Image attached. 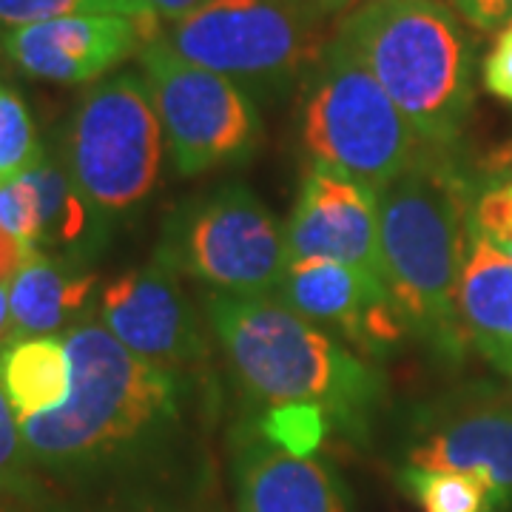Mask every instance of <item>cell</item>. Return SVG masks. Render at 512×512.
Segmentation results:
<instances>
[{"label": "cell", "mask_w": 512, "mask_h": 512, "mask_svg": "<svg viewBox=\"0 0 512 512\" xmlns=\"http://www.w3.org/2000/svg\"><path fill=\"white\" fill-rule=\"evenodd\" d=\"M94 288L97 276L89 265L46 251L32 254L6 285L9 322L0 345L32 336H57L60 328L69 330L94 311Z\"/></svg>", "instance_id": "2e32d148"}, {"label": "cell", "mask_w": 512, "mask_h": 512, "mask_svg": "<svg viewBox=\"0 0 512 512\" xmlns=\"http://www.w3.org/2000/svg\"><path fill=\"white\" fill-rule=\"evenodd\" d=\"M237 512H353L336 467L276 450L254 427H239L231 456Z\"/></svg>", "instance_id": "9a60e30c"}, {"label": "cell", "mask_w": 512, "mask_h": 512, "mask_svg": "<svg viewBox=\"0 0 512 512\" xmlns=\"http://www.w3.org/2000/svg\"><path fill=\"white\" fill-rule=\"evenodd\" d=\"M143 3L151 9L154 18H160L163 23H174V20H183L188 15H194L197 9H202L211 0H143Z\"/></svg>", "instance_id": "1f68e13d"}, {"label": "cell", "mask_w": 512, "mask_h": 512, "mask_svg": "<svg viewBox=\"0 0 512 512\" xmlns=\"http://www.w3.org/2000/svg\"><path fill=\"white\" fill-rule=\"evenodd\" d=\"M191 487H126L109 493H92L69 501L46 493L37 498L40 512H194Z\"/></svg>", "instance_id": "44dd1931"}, {"label": "cell", "mask_w": 512, "mask_h": 512, "mask_svg": "<svg viewBox=\"0 0 512 512\" xmlns=\"http://www.w3.org/2000/svg\"><path fill=\"white\" fill-rule=\"evenodd\" d=\"M46 154L35 117L23 94L0 80V185L12 183L32 171Z\"/></svg>", "instance_id": "7402d4cb"}, {"label": "cell", "mask_w": 512, "mask_h": 512, "mask_svg": "<svg viewBox=\"0 0 512 512\" xmlns=\"http://www.w3.org/2000/svg\"><path fill=\"white\" fill-rule=\"evenodd\" d=\"M507 29H512V23H510V26H507Z\"/></svg>", "instance_id": "d590c367"}, {"label": "cell", "mask_w": 512, "mask_h": 512, "mask_svg": "<svg viewBox=\"0 0 512 512\" xmlns=\"http://www.w3.org/2000/svg\"><path fill=\"white\" fill-rule=\"evenodd\" d=\"M0 387L26 421L52 413L72 396V356L63 336H32L0 345Z\"/></svg>", "instance_id": "d6986e66"}, {"label": "cell", "mask_w": 512, "mask_h": 512, "mask_svg": "<svg viewBox=\"0 0 512 512\" xmlns=\"http://www.w3.org/2000/svg\"><path fill=\"white\" fill-rule=\"evenodd\" d=\"M63 339L72 356L69 402L18 421L37 473L86 495L191 487L185 470L188 373L140 359L94 311Z\"/></svg>", "instance_id": "6da1fadb"}, {"label": "cell", "mask_w": 512, "mask_h": 512, "mask_svg": "<svg viewBox=\"0 0 512 512\" xmlns=\"http://www.w3.org/2000/svg\"><path fill=\"white\" fill-rule=\"evenodd\" d=\"M481 80L487 92L512 103V29H504L495 37V46L481 66Z\"/></svg>", "instance_id": "83f0119b"}, {"label": "cell", "mask_w": 512, "mask_h": 512, "mask_svg": "<svg viewBox=\"0 0 512 512\" xmlns=\"http://www.w3.org/2000/svg\"><path fill=\"white\" fill-rule=\"evenodd\" d=\"M254 424L276 450L305 458L319 453L322 441L328 439L330 427H333V421L322 407L302 402L265 407V413Z\"/></svg>", "instance_id": "603a6c76"}, {"label": "cell", "mask_w": 512, "mask_h": 512, "mask_svg": "<svg viewBox=\"0 0 512 512\" xmlns=\"http://www.w3.org/2000/svg\"><path fill=\"white\" fill-rule=\"evenodd\" d=\"M43 493H46V490H43ZM40 495H37V498H40ZM37 498H32V501H12V504H3L0 512H40L37 510Z\"/></svg>", "instance_id": "d6a6232c"}, {"label": "cell", "mask_w": 512, "mask_h": 512, "mask_svg": "<svg viewBox=\"0 0 512 512\" xmlns=\"http://www.w3.org/2000/svg\"><path fill=\"white\" fill-rule=\"evenodd\" d=\"M274 296L330 336L348 339V345L365 356L382 353L407 333L387 288L342 262H288Z\"/></svg>", "instance_id": "5bb4252c"}, {"label": "cell", "mask_w": 512, "mask_h": 512, "mask_svg": "<svg viewBox=\"0 0 512 512\" xmlns=\"http://www.w3.org/2000/svg\"><path fill=\"white\" fill-rule=\"evenodd\" d=\"M473 183L450 151L421 146L413 163L376 191L384 285L404 330L444 356H461L458 282L470 248Z\"/></svg>", "instance_id": "7a4b0ae2"}, {"label": "cell", "mask_w": 512, "mask_h": 512, "mask_svg": "<svg viewBox=\"0 0 512 512\" xmlns=\"http://www.w3.org/2000/svg\"><path fill=\"white\" fill-rule=\"evenodd\" d=\"M100 322L131 353L151 365L188 373L208 359V342L180 274L157 256L114 279L103 291Z\"/></svg>", "instance_id": "8fae6325"}, {"label": "cell", "mask_w": 512, "mask_h": 512, "mask_svg": "<svg viewBox=\"0 0 512 512\" xmlns=\"http://www.w3.org/2000/svg\"><path fill=\"white\" fill-rule=\"evenodd\" d=\"M424 146L453 151L476 100V46L441 0H365L333 29Z\"/></svg>", "instance_id": "277c9868"}, {"label": "cell", "mask_w": 512, "mask_h": 512, "mask_svg": "<svg viewBox=\"0 0 512 512\" xmlns=\"http://www.w3.org/2000/svg\"><path fill=\"white\" fill-rule=\"evenodd\" d=\"M450 6L481 32H504L512 23V0H450Z\"/></svg>", "instance_id": "f1b7e54d"}, {"label": "cell", "mask_w": 512, "mask_h": 512, "mask_svg": "<svg viewBox=\"0 0 512 512\" xmlns=\"http://www.w3.org/2000/svg\"><path fill=\"white\" fill-rule=\"evenodd\" d=\"M35 473L15 410L0 387V507L12 501H32L43 493L46 487L37 481Z\"/></svg>", "instance_id": "d4e9b609"}, {"label": "cell", "mask_w": 512, "mask_h": 512, "mask_svg": "<svg viewBox=\"0 0 512 512\" xmlns=\"http://www.w3.org/2000/svg\"><path fill=\"white\" fill-rule=\"evenodd\" d=\"M140 69L177 174L197 177L245 163L262 143V114L237 83L180 57L163 37L140 52Z\"/></svg>", "instance_id": "9c48e42d"}, {"label": "cell", "mask_w": 512, "mask_h": 512, "mask_svg": "<svg viewBox=\"0 0 512 512\" xmlns=\"http://www.w3.org/2000/svg\"><path fill=\"white\" fill-rule=\"evenodd\" d=\"M160 37L254 100H276L302 89L333 32L288 0H211L194 15L165 23Z\"/></svg>", "instance_id": "52a82bcc"}, {"label": "cell", "mask_w": 512, "mask_h": 512, "mask_svg": "<svg viewBox=\"0 0 512 512\" xmlns=\"http://www.w3.org/2000/svg\"><path fill=\"white\" fill-rule=\"evenodd\" d=\"M23 177L32 183L40 202V251L89 265L94 254L103 251L109 225L80 197L63 157L46 151L43 160Z\"/></svg>", "instance_id": "ac0fdd59"}, {"label": "cell", "mask_w": 512, "mask_h": 512, "mask_svg": "<svg viewBox=\"0 0 512 512\" xmlns=\"http://www.w3.org/2000/svg\"><path fill=\"white\" fill-rule=\"evenodd\" d=\"M458 319L467 342L512 379V259L476 231L458 282Z\"/></svg>", "instance_id": "e0dca14e"}, {"label": "cell", "mask_w": 512, "mask_h": 512, "mask_svg": "<svg viewBox=\"0 0 512 512\" xmlns=\"http://www.w3.org/2000/svg\"><path fill=\"white\" fill-rule=\"evenodd\" d=\"M470 231L490 239L495 248L512 245V177L487 183L473 197Z\"/></svg>", "instance_id": "4316f807"}, {"label": "cell", "mask_w": 512, "mask_h": 512, "mask_svg": "<svg viewBox=\"0 0 512 512\" xmlns=\"http://www.w3.org/2000/svg\"><path fill=\"white\" fill-rule=\"evenodd\" d=\"M163 35V20L77 15L0 32V52L26 77L92 86Z\"/></svg>", "instance_id": "30bf717a"}, {"label": "cell", "mask_w": 512, "mask_h": 512, "mask_svg": "<svg viewBox=\"0 0 512 512\" xmlns=\"http://www.w3.org/2000/svg\"><path fill=\"white\" fill-rule=\"evenodd\" d=\"M288 262L330 259L342 262L370 282L384 285L376 194L365 185L316 168L305 177L285 222Z\"/></svg>", "instance_id": "4fadbf2b"}, {"label": "cell", "mask_w": 512, "mask_h": 512, "mask_svg": "<svg viewBox=\"0 0 512 512\" xmlns=\"http://www.w3.org/2000/svg\"><path fill=\"white\" fill-rule=\"evenodd\" d=\"M407 467L481 478L495 512L512 507V407L484 396H456L421 410L410 427Z\"/></svg>", "instance_id": "7c38bea8"}, {"label": "cell", "mask_w": 512, "mask_h": 512, "mask_svg": "<svg viewBox=\"0 0 512 512\" xmlns=\"http://www.w3.org/2000/svg\"><path fill=\"white\" fill-rule=\"evenodd\" d=\"M399 481L424 512H495L490 487L470 473L404 467Z\"/></svg>", "instance_id": "ffe728a7"}, {"label": "cell", "mask_w": 512, "mask_h": 512, "mask_svg": "<svg viewBox=\"0 0 512 512\" xmlns=\"http://www.w3.org/2000/svg\"><path fill=\"white\" fill-rule=\"evenodd\" d=\"M6 322H9V291H6V285H0V342H3Z\"/></svg>", "instance_id": "836d02e7"}, {"label": "cell", "mask_w": 512, "mask_h": 512, "mask_svg": "<svg viewBox=\"0 0 512 512\" xmlns=\"http://www.w3.org/2000/svg\"><path fill=\"white\" fill-rule=\"evenodd\" d=\"M205 319L239 390L254 402L322 407L333 427L362 436L384 396V376L328 330L276 296L205 291Z\"/></svg>", "instance_id": "3957f363"}, {"label": "cell", "mask_w": 512, "mask_h": 512, "mask_svg": "<svg viewBox=\"0 0 512 512\" xmlns=\"http://www.w3.org/2000/svg\"><path fill=\"white\" fill-rule=\"evenodd\" d=\"M29 256L32 254L20 245L18 239L0 228V285H9V279L18 274L20 265H23Z\"/></svg>", "instance_id": "4dcf8cb0"}, {"label": "cell", "mask_w": 512, "mask_h": 512, "mask_svg": "<svg viewBox=\"0 0 512 512\" xmlns=\"http://www.w3.org/2000/svg\"><path fill=\"white\" fill-rule=\"evenodd\" d=\"M299 134L316 168L373 194L399 177L424 146L382 83L336 32L299 89Z\"/></svg>", "instance_id": "5b68a950"}, {"label": "cell", "mask_w": 512, "mask_h": 512, "mask_svg": "<svg viewBox=\"0 0 512 512\" xmlns=\"http://www.w3.org/2000/svg\"><path fill=\"white\" fill-rule=\"evenodd\" d=\"M288 3L319 23H333V20L339 23L342 18H348L353 9H359L365 0H288Z\"/></svg>", "instance_id": "f546056e"}, {"label": "cell", "mask_w": 512, "mask_h": 512, "mask_svg": "<svg viewBox=\"0 0 512 512\" xmlns=\"http://www.w3.org/2000/svg\"><path fill=\"white\" fill-rule=\"evenodd\" d=\"M165 134L140 72H117L80 94L63 134V163L92 211L114 225L151 197Z\"/></svg>", "instance_id": "8992f818"}, {"label": "cell", "mask_w": 512, "mask_h": 512, "mask_svg": "<svg viewBox=\"0 0 512 512\" xmlns=\"http://www.w3.org/2000/svg\"><path fill=\"white\" fill-rule=\"evenodd\" d=\"M501 251H504V254H507L512 259V245H507V248H501Z\"/></svg>", "instance_id": "e575fe53"}, {"label": "cell", "mask_w": 512, "mask_h": 512, "mask_svg": "<svg viewBox=\"0 0 512 512\" xmlns=\"http://www.w3.org/2000/svg\"><path fill=\"white\" fill-rule=\"evenodd\" d=\"M0 228L29 254L40 251V202L26 177L0 185Z\"/></svg>", "instance_id": "484cf974"}, {"label": "cell", "mask_w": 512, "mask_h": 512, "mask_svg": "<svg viewBox=\"0 0 512 512\" xmlns=\"http://www.w3.org/2000/svg\"><path fill=\"white\" fill-rule=\"evenodd\" d=\"M154 256L208 291L274 296L288 268L285 225L251 188L228 183L180 205Z\"/></svg>", "instance_id": "ba28073f"}, {"label": "cell", "mask_w": 512, "mask_h": 512, "mask_svg": "<svg viewBox=\"0 0 512 512\" xmlns=\"http://www.w3.org/2000/svg\"><path fill=\"white\" fill-rule=\"evenodd\" d=\"M77 15L154 18L143 0H0V32L46 23V20L77 18Z\"/></svg>", "instance_id": "cb8c5ba5"}]
</instances>
